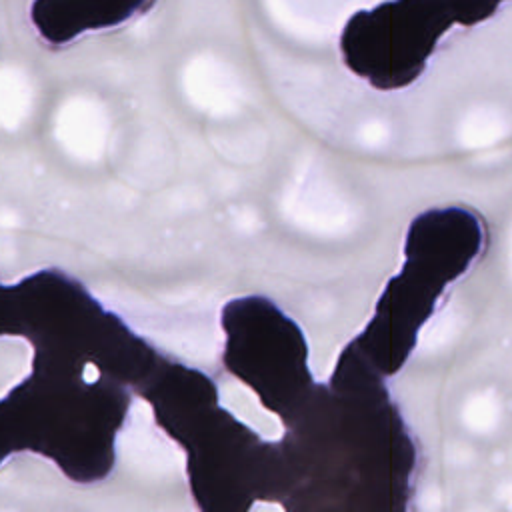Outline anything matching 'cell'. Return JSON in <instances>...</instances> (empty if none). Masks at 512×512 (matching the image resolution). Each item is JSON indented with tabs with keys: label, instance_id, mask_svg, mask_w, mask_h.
<instances>
[{
	"label": "cell",
	"instance_id": "cell-1",
	"mask_svg": "<svg viewBox=\"0 0 512 512\" xmlns=\"http://www.w3.org/2000/svg\"><path fill=\"white\" fill-rule=\"evenodd\" d=\"M510 0H382L356 10L340 34V52L352 72L378 88H400L426 66L454 26L490 20Z\"/></svg>",
	"mask_w": 512,
	"mask_h": 512
}]
</instances>
